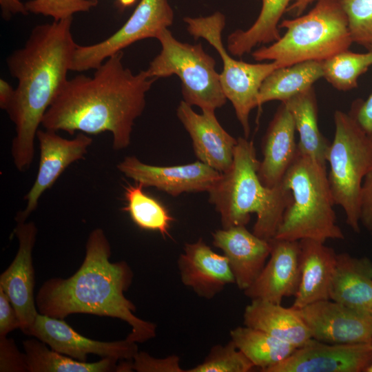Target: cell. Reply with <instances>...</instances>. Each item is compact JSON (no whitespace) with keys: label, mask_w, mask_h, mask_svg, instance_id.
Instances as JSON below:
<instances>
[{"label":"cell","mask_w":372,"mask_h":372,"mask_svg":"<svg viewBox=\"0 0 372 372\" xmlns=\"http://www.w3.org/2000/svg\"><path fill=\"white\" fill-rule=\"evenodd\" d=\"M229 334L236 347L262 372L285 360L297 348L263 331L245 325L231 330Z\"/></svg>","instance_id":"f1b7e54d"},{"label":"cell","mask_w":372,"mask_h":372,"mask_svg":"<svg viewBox=\"0 0 372 372\" xmlns=\"http://www.w3.org/2000/svg\"><path fill=\"white\" fill-rule=\"evenodd\" d=\"M371 234H372V232H371Z\"/></svg>","instance_id":"f6af8a7d"},{"label":"cell","mask_w":372,"mask_h":372,"mask_svg":"<svg viewBox=\"0 0 372 372\" xmlns=\"http://www.w3.org/2000/svg\"><path fill=\"white\" fill-rule=\"evenodd\" d=\"M174 13L168 0H141L126 22L107 39L89 45H79L74 51L71 71L96 69L107 58L132 43L156 38L174 21Z\"/></svg>","instance_id":"30bf717a"},{"label":"cell","mask_w":372,"mask_h":372,"mask_svg":"<svg viewBox=\"0 0 372 372\" xmlns=\"http://www.w3.org/2000/svg\"><path fill=\"white\" fill-rule=\"evenodd\" d=\"M349 114L363 130L372 138V93L365 101H355Z\"/></svg>","instance_id":"f35d334b"},{"label":"cell","mask_w":372,"mask_h":372,"mask_svg":"<svg viewBox=\"0 0 372 372\" xmlns=\"http://www.w3.org/2000/svg\"><path fill=\"white\" fill-rule=\"evenodd\" d=\"M282 103L290 111L299 134L298 152L327 165L331 143L318 127V104L313 87Z\"/></svg>","instance_id":"d4e9b609"},{"label":"cell","mask_w":372,"mask_h":372,"mask_svg":"<svg viewBox=\"0 0 372 372\" xmlns=\"http://www.w3.org/2000/svg\"><path fill=\"white\" fill-rule=\"evenodd\" d=\"M245 326L263 331L296 347L311 338L300 310L262 300H251L245 309Z\"/></svg>","instance_id":"cb8c5ba5"},{"label":"cell","mask_w":372,"mask_h":372,"mask_svg":"<svg viewBox=\"0 0 372 372\" xmlns=\"http://www.w3.org/2000/svg\"><path fill=\"white\" fill-rule=\"evenodd\" d=\"M212 238L213 245L227 258L235 283L245 290L264 268L270 255L269 242L250 232L245 225L216 230Z\"/></svg>","instance_id":"ffe728a7"},{"label":"cell","mask_w":372,"mask_h":372,"mask_svg":"<svg viewBox=\"0 0 372 372\" xmlns=\"http://www.w3.org/2000/svg\"><path fill=\"white\" fill-rule=\"evenodd\" d=\"M132 369L137 372H185L177 355L156 358L145 351H138L132 360Z\"/></svg>","instance_id":"e575fe53"},{"label":"cell","mask_w":372,"mask_h":372,"mask_svg":"<svg viewBox=\"0 0 372 372\" xmlns=\"http://www.w3.org/2000/svg\"><path fill=\"white\" fill-rule=\"evenodd\" d=\"M262 7L254 23L247 30H236L227 37V50L231 55L242 56L259 44L273 43L281 37L280 19L291 0H260Z\"/></svg>","instance_id":"4316f807"},{"label":"cell","mask_w":372,"mask_h":372,"mask_svg":"<svg viewBox=\"0 0 372 372\" xmlns=\"http://www.w3.org/2000/svg\"><path fill=\"white\" fill-rule=\"evenodd\" d=\"M37 138L40 149L39 169L36 179L24 199L25 209L15 217L16 222L26 221L38 205L43 192L50 188L65 169L74 162L84 158L92 143L89 134L80 132L74 138L67 139L57 132L38 130Z\"/></svg>","instance_id":"4fadbf2b"},{"label":"cell","mask_w":372,"mask_h":372,"mask_svg":"<svg viewBox=\"0 0 372 372\" xmlns=\"http://www.w3.org/2000/svg\"><path fill=\"white\" fill-rule=\"evenodd\" d=\"M353 43L372 52V0H340Z\"/></svg>","instance_id":"d6a6232c"},{"label":"cell","mask_w":372,"mask_h":372,"mask_svg":"<svg viewBox=\"0 0 372 372\" xmlns=\"http://www.w3.org/2000/svg\"><path fill=\"white\" fill-rule=\"evenodd\" d=\"M72 20L36 25L24 45L6 59L8 70L17 81L6 112L15 126L11 153L20 172L31 166L39 126L68 81L77 46L71 32Z\"/></svg>","instance_id":"7a4b0ae2"},{"label":"cell","mask_w":372,"mask_h":372,"mask_svg":"<svg viewBox=\"0 0 372 372\" xmlns=\"http://www.w3.org/2000/svg\"><path fill=\"white\" fill-rule=\"evenodd\" d=\"M14 94V88L6 80L0 79V107L6 111Z\"/></svg>","instance_id":"60d3db41"},{"label":"cell","mask_w":372,"mask_h":372,"mask_svg":"<svg viewBox=\"0 0 372 372\" xmlns=\"http://www.w3.org/2000/svg\"><path fill=\"white\" fill-rule=\"evenodd\" d=\"M176 114L192 138L198 160L220 173L227 172L233 163L237 139L221 126L215 112L198 114L181 101Z\"/></svg>","instance_id":"ac0fdd59"},{"label":"cell","mask_w":372,"mask_h":372,"mask_svg":"<svg viewBox=\"0 0 372 372\" xmlns=\"http://www.w3.org/2000/svg\"><path fill=\"white\" fill-rule=\"evenodd\" d=\"M283 36L254 50L257 61H276L280 67L307 61H322L349 49L353 43L340 0H318L306 14L282 20Z\"/></svg>","instance_id":"8992f818"},{"label":"cell","mask_w":372,"mask_h":372,"mask_svg":"<svg viewBox=\"0 0 372 372\" xmlns=\"http://www.w3.org/2000/svg\"><path fill=\"white\" fill-rule=\"evenodd\" d=\"M20 321L9 298L0 287V337L6 335L16 329H20Z\"/></svg>","instance_id":"8d00e7d4"},{"label":"cell","mask_w":372,"mask_h":372,"mask_svg":"<svg viewBox=\"0 0 372 372\" xmlns=\"http://www.w3.org/2000/svg\"><path fill=\"white\" fill-rule=\"evenodd\" d=\"M28 372H118L119 360L103 358L82 362L49 349L39 339L23 342Z\"/></svg>","instance_id":"83f0119b"},{"label":"cell","mask_w":372,"mask_h":372,"mask_svg":"<svg viewBox=\"0 0 372 372\" xmlns=\"http://www.w3.org/2000/svg\"><path fill=\"white\" fill-rule=\"evenodd\" d=\"M371 364L370 344H332L311 338L267 372H366Z\"/></svg>","instance_id":"5bb4252c"},{"label":"cell","mask_w":372,"mask_h":372,"mask_svg":"<svg viewBox=\"0 0 372 372\" xmlns=\"http://www.w3.org/2000/svg\"><path fill=\"white\" fill-rule=\"evenodd\" d=\"M311 338L332 344H370L372 313L359 311L330 299L300 309Z\"/></svg>","instance_id":"8fae6325"},{"label":"cell","mask_w":372,"mask_h":372,"mask_svg":"<svg viewBox=\"0 0 372 372\" xmlns=\"http://www.w3.org/2000/svg\"><path fill=\"white\" fill-rule=\"evenodd\" d=\"M123 51L107 58L92 77L68 79L45 112L42 127L72 135L109 132L115 150L127 148L132 127L145 107L146 94L156 79L146 70L134 74L123 63Z\"/></svg>","instance_id":"6da1fadb"},{"label":"cell","mask_w":372,"mask_h":372,"mask_svg":"<svg viewBox=\"0 0 372 372\" xmlns=\"http://www.w3.org/2000/svg\"><path fill=\"white\" fill-rule=\"evenodd\" d=\"M371 347L372 349V341L370 343ZM366 372H372V364L370 365V366L366 369Z\"/></svg>","instance_id":"ee69618b"},{"label":"cell","mask_w":372,"mask_h":372,"mask_svg":"<svg viewBox=\"0 0 372 372\" xmlns=\"http://www.w3.org/2000/svg\"><path fill=\"white\" fill-rule=\"evenodd\" d=\"M300 244V279L293 307L300 309L329 299V288L337 254L324 242L302 239Z\"/></svg>","instance_id":"7402d4cb"},{"label":"cell","mask_w":372,"mask_h":372,"mask_svg":"<svg viewBox=\"0 0 372 372\" xmlns=\"http://www.w3.org/2000/svg\"><path fill=\"white\" fill-rule=\"evenodd\" d=\"M323 77L322 61H307L274 70L263 81L258 107L271 101L285 102L311 87Z\"/></svg>","instance_id":"484cf974"},{"label":"cell","mask_w":372,"mask_h":372,"mask_svg":"<svg viewBox=\"0 0 372 372\" xmlns=\"http://www.w3.org/2000/svg\"><path fill=\"white\" fill-rule=\"evenodd\" d=\"M360 224L372 232V169L365 176L362 185Z\"/></svg>","instance_id":"74e56055"},{"label":"cell","mask_w":372,"mask_h":372,"mask_svg":"<svg viewBox=\"0 0 372 372\" xmlns=\"http://www.w3.org/2000/svg\"><path fill=\"white\" fill-rule=\"evenodd\" d=\"M0 6L1 17L4 20H9L17 14L26 15L29 13L25 3L20 0H0Z\"/></svg>","instance_id":"ab89813d"},{"label":"cell","mask_w":372,"mask_h":372,"mask_svg":"<svg viewBox=\"0 0 372 372\" xmlns=\"http://www.w3.org/2000/svg\"><path fill=\"white\" fill-rule=\"evenodd\" d=\"M317 1L318 0H294L286 12L293 16H300L311 3Z\"/></svg>","instance_id":"b9f144b4"},{"label":"cell","mask_w":372,"mask_h":372,"mask_svg":"<svg viewBox=\"0 0 372 372\" xmlns=\"http://www.w3.org/2000/svg\"><path fill=\"white\" fill-rule=\"evenodd\" d=\"M269 258L253 284L244 290L251 300L281 304L295 296L300 279L299 240L273 238Z\"/></svg>","instance_id":"e0dca14e"},{"label":"cell","mask_w":372,"mask_h":372,"mask_svg":"<svg viewBox=\"0 0 372 372\" xmlns=\"http://www.w3.org/2000/svg\"><path fill=\"white\" fill-rule=\"evenodd\" d=\"M117 168L144 187H153L173 196L185 192H208L221 175L200 161L163 167L144 163L134 156L125 157Z\"/></svg>","instance_id":"9a60e30c"},{"label":"cell","mask_w":372,"mask_h":372,"mask_svg":"<svg viewBox=\"0 0 372 372\" xmlns=\"http://www.w3.org/2000/svg\"><path fill=\"white\" fill-rule=\"evenodd\" d=\"M97 4L98 0H29L25 3L28 12L50 17L57 21L88 12Z\"/></svg>","instance_id":"836d02e7"},{"label":"cell","mask_w":372,"mask_h":372,"mask_svg":"<svg viewBox=\"0 0 372 372\" xmlns=\"http://www.w3.org/2000/svg\"><path fill=\"white\" fill-rule=\"evenodd\" d=\"M259 164L253 142L238 137L232 165L209 190V200L220 214L223 229L245 226L255 213L253 233L269 240L293 197L282 181L273 187H265L258 175Z\"/></svg>","instance_id":"277c9868"},{"label":"cell","mask_w":372,"mask_h":372,"mask_svg":"<svg viewBox=\"0 0 372 372\" xmlns=\"http://www.w3.org/2000/svg\"><path fill=\"white\" fill-rule=\"evenodd\" d=\"M329 299L372 313V261L366 257L337 254Z\"/></svg>","instance_id":"603a6c76"},{"label":"cell","mask_w":372,"mask_h":372,"mask_svg":"<svg viewBox=\"0 0 372 372\" xmlns=\"http://www.w3.org/2000/svg\"><path fill=\"white\" fill-rule=\"evenodd\" d=\"M335 134L327 157L328 180L335 205L344 211L347 224L360 231L362 185L372 169V138L349 114L334 113Z\"/></svg>","instance_id":"52a82bcc"},{"label":"cell","mask_w":372,"mask_h":372,"mask_svg":"<svg viewBox=\"0 0 372 372\" xmlns=\"http://www.w3.org/2000/svg\"><path fill=\"white\" fill-rule=\"evenodd\" d=\"M293 118L281 102L270 121L262 143V159L258 169V177L267 187L279 184L298 154Z\"/></svg>","instance_id":"44dd1931"},{"label":"cell","mask_w":372,"mask_h":372,"mask_svg":"<svg viewBox=\"0 0 372 372\" xmlns=\"http://www.w3.org/2000/svg\"><path fill=\"white\" fill-rule=\"evenodd\" d=\"M177 264L183 284L200 298L211 299L235 283L226 256L214 252L202 238L185 244Z\"/></svg>","instance_id":"d6986e66"},{"label":"cell","mask_w":372,"mask_h":372,"mask_svg":"<svg viewBox=\"0 0 372 372\" xmlns=\"http://www.w3.org/2000/svg\"><path fill=\"white\" fill-rule=\"evenodd\" d=\"M0 371L28 372L25 353H21L14 341L0 337Z\"/></svg>","instance_id":"d590c367"},{"label":"cell","mask_w":372,"mask_h":372,"mask_svg":"<svg viewBox=\"0 0 372 372\" xmlns=\"http://www.w3.org/2000/svg\"><path fill=\"white\" fill-rule=\"evenodd\" d=\"M282 182L291 192L292 201L286 208L274 238L289 240L344 238L336 222L335 202L326 165L300 153Z\"/></svg>","instance_id":"5b68a950"},{"label":"cell","mask_w":372,"mask_h":372,"mask_svg":"<svg viewBox=\"0 0 372 372\" xmlns=\"http://www.w3.org/2000/svg\"><path fill=\"white\" fill-rule=\"evenodd\" d=\"M110 256L111 246L104 231L94 229L77 271L68 278H53L41 286L35 297L37 310L59 319L73 313L118 318L132 327L127 339L146 342L156 336V325L134 314L136 307L124 295L133 272L125 261L111 262Z\"/></svg>","instance_id":"3957f363"},{"label":"cell","mask_w":372,"mask_h":372,"mask_svg":"<svg viewBox=\"0 0 372 372\" xmlns=\"http://www.w3.org/2000/svg\"><path fill=\"white\" fill-rule=\"evenodd\" d=\"M137 0H116V3L120 9H125L133 6Z\"/></svg>","instance_id":"7bdbcfd3"},{"label":"cell","mask_w":372,"mask_h":372,"mask_svg":"<svg viewBox=\"0 0 372 372\" xmlns=\"http://www.w3.org/2000/svg\"><path fill=\"white\" fill-rule=\"evenodd\" d=\"M253 363L230 340L225 345L211 347L203 362L185 372H249Z\"/></svg>","instance_id":"1f68e13d"},{"label":"cell","mask_w":372,"mask_h":372,"mask_svg":"<svg viewBox=\"0 0 372 372\" xmlns=\"http://www.w3.org/2000/svg\"><path fill=\"white\" fill-rule=\"evenodd\" d=\"M183 21L187 30L195 39H205L220 55L223 65L220 83L247 138L250 133L249 114L258 107L260 87L265 79L280 66L276 61L250 63L233 58L223 42L226 19L219 11L206 17H186Z\"/></svg>","instance_id":"9c48e42d"},{"label":"cell","mask_w":372,"mask_h":372,"mask_svg":"<svg viewBox=\"0 0 372 372\" xmlns=\"http://www.w3.org/2000/svg\"><path fill=\"white\" fill-rule=\"evenodd\" d=\"M29 335L45 342L55 351L82 362L87 361L88 354L119 361L133 360L138 351L136 342L126 338L114 342L94 340L79 334L63 319L41 313L38 314Z\"/></svg>","instance_id":"2e32d148"},{"label":"cell","mask_w":372,"mask_h":372,"mask_svg":"<svg viewBox=\"0 0 372 372\" xmlns=\"http://www.w3.org/2000/svg\"><path fill=\"white\" fill-rule=\"evenodd\" d=\"M156 39L161 50L146 70L149 77L157 80L176 75L181 81L183 101L201 111L215 112L226 103L216 61L201 43H183L169 28L163 30Z\"/></svg>","instance_id":"ba28073f"},{"label":"cell","mask_w":372,"mask_h":372,"mask_svg":"<svg viewBox=\"0 0 372 372\" xmlns=\"http://www.w3.org/2000/svg\"><path fill=\"white\" fill-rule=\"evenodd\" d=\"M143 187L136 183L125 188L127 204L123 210L141 229L158 231L163 237L169 236V229L174 218L164 205L144 192Z\"/></svg>","instance_id":"f546056e"},{"label":"cell","mask_w":372,"mask_h":372,"mask_svg":"<svg viewBox=\"0 0 372 372\" xmlns=\"http://www.w3.org/2000/svg\"><path fill=\"white\" fill-rule=\"evenodd\" d=\"M37 232L33 222H17L14 233L18 239L19 248L12 262L0 275V287L17 311L20 329L28 335L39 313L34 295L35 280L32 262Z\"/></svg>","instance_id":"7c38bea8"},{"label":"cell","mask_w":372,"mask_h":372,"mask_svg":"<svg viewBox=\"0 0 372 372\" xmlns=\"http://www.w3.org/2000/svg\"><path fill=\"white\" fill-rule=\"evenodd\" d=\"M372 65V52L355 53L348 50L322 61L323 77L334 88L348 91L357 87L359 77Z\"/></svg>","instance_id":"4dcf8cb0"}]
</instances>
